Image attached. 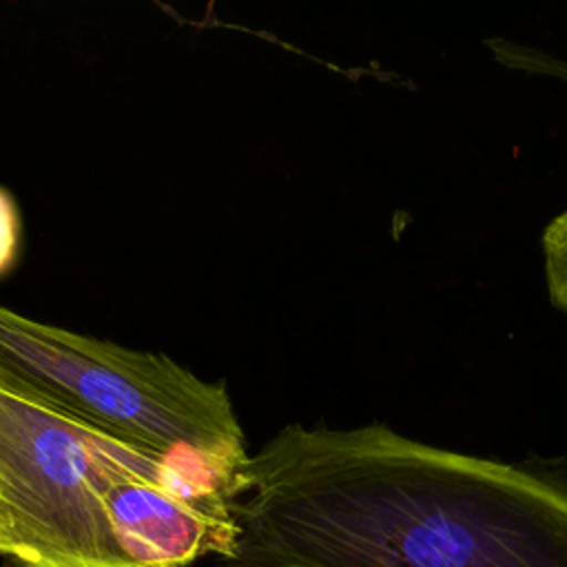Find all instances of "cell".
<instances>
[{"instance_id":"cell-1","label":"cell","mask_w":567,"mask_h":567,"mask_svg":"<svg viewBox=\"0 0 567 567\" xmlns=\"http://www.w3.org/2000/svg\"><path fill=\"white\" fill-rule=\"evenodd\" d=\"M239 549L319 567H567V476L383 423L279 430L230 501Z\"/></svg>"},{"instance_id":"cell-2","label":"cell","mask_w":567,"mask_h":567,"mask_svg":"<svg viewBox=\"0 0 567 567\" xmlns=\"http://www.w3.org/2000/svg\"><path fill=\"white\" fill-rule=\"evenodd\" d=\"M0 379L235 496L248 454L226 385L199 379L168 354L93 339L0 306Z\"/></svg>"},{"instance_id":"cell-3","label":"cell","mask_w":567,"mask_h":567,"mask_svg":"<svg viewBox=\"0 0 567 567\" xmlns=\"http://www.w3.org/2000/svg\"><path fill=\"white\" fill-rule=\"evenodd\" d=\"M140 456L0 379V554L16 567H137L104 492Z\"/></svg>"},{"instance_id":"cell-4","label":"cell","mask_w":567,"mask_h":567,"mask_svg":"<svg viewBox=\"0 0 567 567\" xmlns=\"http://www.w3.org/2000/svg\"><path fill=\"white\" fill-rule=\"evenodd\" d=\"M104 507L137 567H184L206 554L228 560L239 551L228 489L153 456H140L111 481Z\"/></svg>"},{"instance_id":"cell-5","label":"cell","mask_w":567,"mask_h":567,"mask_svg":"<svg viewBox=\"0 0 567 567\" xmlns=\"http://www.w3.org/2000/svg\"><path fill=\"white\" fill-rule=\"evenodd\" d=\"M543 264L549 299L567 317V210L543 230Z\"/></svg>"},{"instance_id":"cell-6","label":"cell","mask_w":567,"mask_h":567,"mask_svg":"<svg viewBox=\"0 0 567 567\" xmlns=\"http://www.w3.org/2000/svg\"><path fill=\"white\" fill-rule=\"evenodd\" d=\"M20 237H22L20 208L13 195L0 186V277L9 272L18 261Z\"/></svg>"},{"instance_id":"cell-7","label":"cell","mask_w":567,"mask_h":567,"mask_svg":"<svg viewBox=\"0 0 567 567\" xmlns=\"http://www.w3.org/2000/svg\"><path fill=\"white\" fill-rule=\"evenodd\" d=\"M219 567H319V565L268 554V551H257V549H239L235 558L224 560Z\"/></svg>"}]
</instances>
